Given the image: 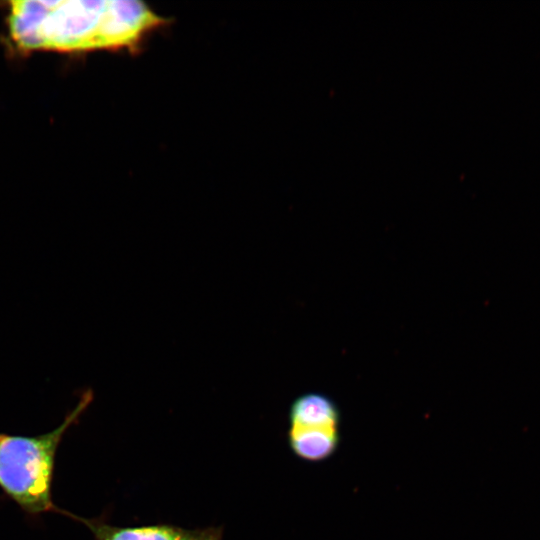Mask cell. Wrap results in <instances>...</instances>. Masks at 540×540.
Returning <instances> with one entry per match:
<instances>
[{
    "instance_id": "6da1fadb",
    "label": "cell",
    "mask_w": 540,
    "mask_h": 540,
    "mask_svg": "<svg viewBox=\"0 0 540 540\" xmlns=\"http://www.w3.org/2000/svg\"><path fill=\"white\" fill-rule=\"evenodd\" d=\"M166 19L139 1H13L10 37L23 50H136Z\"/></svg>"
},
{
    "instance_id": "5b68a950",
    "label": "cell",
    "mask_w": 540,
    "mask_h": 540,
    "mask_svg": "<svg viewBox=\"0 0 540 540\" xmlns=\"http://www.w3.org/2000/svg\"><path fill=\"white\" fill-rule=\"evenodd\" d=\"M340 409L330 397L318 392L298 396L289 409L290 426L339 428Z\"/></svg>"
},
{
    "instance_id": "3957f363",
    "label": "cell",
    "mask_w": 540,
    "mask_h": 540,
    "mask_svg": "<svg viewBox=\"0 0 540 540\" xmlns=\"http://www.w3.org/2000/svg\"><path fill=\"white\" fill-rule=\"evenodd\" d=\"M67 517L84 524L95 540H223V527L188 529L171 523L122 527L108 522L105 515L84 518L67 511Z\"/></svg>"
},
{
    "instance_id": "277c9868",
    "label": "cell",
    "mask_w": 540,
    "mask_h": 540,
    "mask_svg": "<svg viewBox=\"0 0 540 540\" xmlns=\"http://www.w3.org/2000/svg\"><path fill=\"white\" fill-rule=\"evenodd\" d=\"M287 440L296 457L307 462H321L336 453L341 436L339 428L290 426Z\"/></svg>"
},
{
    "instance_id": "7a4b0ae2",
    "label": "cell",
    "mask_w": 540,
    "mask_h": 540,
    "mask_svg": "<svg viewBox=\"0 0 540 540\" xmlns=\"http://www.w3.org/2000/svg\"><path fill=\"white\" fill-rule=\"evenodd\" d=\"M92 400V392H84L64 421L44 434L0 432V489L29 517L38 518L47 512L66 514L52 500L56 454L66 431L78 423Z\"/></svg>"
}]
</instances>
